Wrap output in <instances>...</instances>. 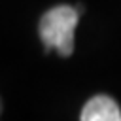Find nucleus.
<instances>
[{"label":"nucleus","instance_id":"f257e3e1","mask_svg":"<svg viewBox=\"0 0 121 121\" xmlns=\"http://www.w3.org/2000/svg\"><path fill=\"white\" fill-rule=\"evenodd\" d=\"M79 21V9L72 6H55L40 19V38L45 49H57L59 55L68 57L74 51V30Z\"/></svg>","mask_w":121,"mask_h":121},{"label":"nucleus","instance_id":"f03ea898","mask_svg":"<svg viewBox=\"0 0 121 121\" xmlns=\"http://www.w3.org/2000/svg\"><path fill=\"white\" fill-rule=\"evenodd\" d=\"M81 121H121V110L117 102L106 95L93 96L81 110Z\"/></svg>","mask_w":121,"mask_h":121}]
</instances>
